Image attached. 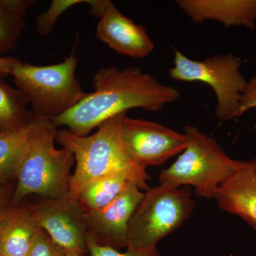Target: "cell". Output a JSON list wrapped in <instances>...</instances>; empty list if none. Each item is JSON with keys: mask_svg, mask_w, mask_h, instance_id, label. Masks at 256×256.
Instances as JSON below:
<instances>
[{"mask_svg": "<svg viewBox=\"0 0 256 256\" xmlns=\"http://www.w3.org/2000/svg\"><path fill=\"white\" fill-rule=\"evenodd\" d=\"M214 200L222 210L240 217L256 230V158L240 161Z\"/></svg>", "mask_w": 256, "mask_h": 256, "instance_id": "obj_12", "label": "cell"}, {"mask_svg": "<svg viewBox=\"0 0 256 256\" xmlns=\"http://www.w3.org/2000/svg\"><path fill=\"white\" fill-rule=\"evenodd\" d=\"M195 208L188 186L149 188L130 220L128 247L156 246L178 229Z\"/></svg>", "mask_w": 256, "mask_h": 256, "instance_id": "obj_6", "label": "cell"}, {"mask_svg": "<svg viewBox=\"0 0 256 256\" xmlns=\"http://www.w3.org/2000/svg\"><path fill=\"white\" fill-rule=\"evenodd\" d=\"M86 246L90 256H160L156 246L142 248H129L126 252H120L112 248L96 244L86 236Z\"/></svg>", "mask_w": 256, "mask_h": 256, "instance_id": "obj_20", "label": "cell"}, {"mask_svg": "<svg viewBox=\"0 0 256 256\" xmlns=\"http://www.w3.org/2000/svg\"><path fill=\"white\" fill-rule=\"evenodd\" d=\"M127 112L107 120L92 136H78L68 130H60L56 140L73 152L76 170L72 175L66 196L77 200L88 184L112 175L126 176L141 190L149 188L150 176L146 168L130 159L122 142L121 128Z\"/></svg>", "mask_w": 256, "mask_h": 256, "instance_id": "obj_2", "label": "cell"}, {"mask_svg": "<svg viewBox=\"0 0 256 256\" xmlns=\"http://www.w3.org/2000/svg\"></svg>", "mask_w": 256, "mask_h": 256, "instance_id": "obj_26", "label": "cell"}, {"mask_svg": "<svg viewBox=\"0 0 256 256\" xmlns=\"http://www.w3.org/2000/svg\"><path fill=\"white\" fill-rule=\"evenodd\" d=\"M28 256H67V252L55 244L41 228L34 240Z\"/></svg>", "mask_w": 256, "mask_h": 256, "instance_id": "obj_21", "label": "cell"}, {"mask_svg": "<svg viewBox=\"0 0 256 256\" xmlns=\"http://www.w3.org/2000/svg\"><path fill=\"white\" fill-rule=\"evenodd\" d=\"M130 184L133 183L121 175L97 178L82 188L77 201L85 212L100 210L114 201Z\"/></svg>", "mask_w": 256, "mask_h": 256, "instance_id": "obj_18", "label": "cell"}, {"mask_svg": "<svg viewBox=\"0 0 256 256\" xmlns=\"http://www.w3.org/2000/svg\"><path fill=\"white\" fill-rule=\"evenodd\" d=\"M67 256H82L78 254V252H67Z\"/></svg>", "mask_w": 256, "mask_h": 256, "instance_id": "obj_25", "label": "cell"}, {"mask_svg": "<svg viewBox=\"0 0 256 256\" xmlns=\"http://www.w3.org/2000/svg\"><path fill=\"white\" fill-rule=\"evenodd\" d=\"M34 0H0V57L14 50L24 31V18Z\"/></svg>", "mask_w": 256, "mask_h": 256, "instance_id": "obj_15", "label": "cell"}, {"mask_svg": "<svg viewBox=\"0 0 256 256\" xmlns=\"http://www.w3.org/2000/svg\"><path fill=\"white\" fill-rule=\"evenodd\" d=\"M186 146L176 161L159 175L160 184L194 188L197 196L214 200L220 185L238 166L213 138L194 126L184 128Z\"/></svg>", "mask_w": 256, "mask_h": 256, "instance_id": "obj_5", "label": "cell"}, {"mask_svg": "<svg viewBox=\"0 0 256 256\" xmlns=\"http://www.w3.org/2000/svg\"><path fill=\"white\" fill-rule=\"evenodd\" d=\"M56 132L50 121L35 120L31 139L16 170L14 202L32 194L45 200L66 196L75 156L68 148H55Z\"/></svg>", "mask_w": 256, "mask_h": 256, "instance_id": "obj_3", "label": "cell"}, {"mask_svg": "<svg viewBox=\"0 0 256 256\" xmlns=\"http://www.w3.org/2000/svg\"><path fill=\"white\" fill-rule=\"evenodd\" d=\"M30 210L38 226L55 244L67 252L85 256L88 252L86 212L77 200L67 196L45 200Z\"/></svg>", "mask_w": 256, "mask_h": 256, "instance_id": "obj_9", "label": "cell"}, {"mask_svg": "<svg viewBox=\"0 0 256 256\" xmlns=\"http://www.w3.org/2000/svg\"><path fill=\"white\" fill-rule=\"evenodd\" d=\"M5 200L4 192L2 188H0V210H2Z\"/></svg>", "mask_w": 256, "mask_h": 256, "instance_id": "obj_24", "label": "cell"}, {"mask_svg": "<svg viewBox=\"0 0 256 256\" xmlns=\"http://www.w3.org/2000/svg\"><path fill=\"white\" fill-rule=\"evenodd\" d=\"M242 60L233 54L192 60L174 50L170 77L178 82H200L210 86L216 97L215 112L220 120L236 119L247 80L240 72Z\"/></svg>", "mask_w": 256, "mask_h": 256, "instance_id": "obj_7", "label": "cell"}, {"mask_svg": "<svg viewBox=\"0 0 256 256\" xmlns=\"http://www.w3.org/2000/svg\"><path fill=\"white\" fill-rule=\"evenodd\" d=\"M35 120L23 127L0 132V182L6 181L16 175L31 139Z\"/></svg>", "mask_w": 256, "mask_h": 256, "instance_id": "obj_17", "label": "cell"}, {"mask_svg": "<svg viewBox=\"0 0 256 256\" xmlns=\"http://www.w3.org/2000/svg\"><path fill=\"white\" fill-rule=\"evenodd\" d=\"M143 196L144 192L140 188L130 184L107 206L86 212V236L98 245L119 250L124 248L127 249L130 220Z\"/></svg>", "mask_w": 256, "mask_h": 256, "instance_id": "obj_10", "label": "cell"}, {"mask_svg": "<svg viewBox=\"0 0 256 256\" xmlns=\"http://www.w3.org/2000/svg\"><path fill=\"white\" fill-rule=\"evenodd\" d=\"M94 92L72 110L52 121L78 136H87L107 120L132 108L158 112L180 98L174 87L163 85L138 67H104L92 78Z\"/></svg>", "mask_w": 256, "mask_h": 256, "instance_id": "obj_1", "label": "cell"}, {"mask_svg": "<svg viewBox=\"0 0 256 256\" xmlns=\"http://www.w3.org/2000/svg\"><path fill=\"white\" fill-rule=\"evenodd\" d=\"M122 142L130 159L138 166H159L186 146L184 133L156 122L124 116L121 128Z\"/></svg>", "mask_w": 256, "mask_h": 256, "instance_id": "obj_8", "label": "cell"}, {"mask_svg": "<svg viewBox=\"0 0 256 256\" xmlns=\"http://www.w3.org/2000/svg\"><path fill=\"white\" fill-rule=\"evenodd\" d=\"M77 64L74 48L60 63L38 66L20 60L12 67L10 76L28 98L35 119L52 122L86 97L76 75Z\"/></svg>", "mask_w": 256, "mask_h": 256, "instance_id": "obj_4", "label": "cell"}, {"mask_svg": "<svg viewBox=\"0 0 256 256\" xmlns=\"http://www.w3.org/2000/svg\"><path fill=\"white\" fill-rule=\"evenodd\" d=\"M88 4L90 0H54L45 12L38 15L36 18V30L42 36L52 33L57 20L60 15L72 6L79 4Z\"/></svg>", "mask_w": 256, "mask_h": 256, "instance_id": "obj_19", "label": "cell"}, {"mask_svg": "<svg viewBox=\"0 0 256 256\" xmlns=\"http://www.w3.org/2000/svg\"><path fill=\"white\" fill-rule=\"evenodd\" d=\"M0 75V132L23 127L34 120L26 95Z\"/></svg>", "mask_w": 256, "mask_h": 256, "instance_id": "obj_16", "label": "cell"}, {"mask_svg": "<svg viewBox=\"0 0 256 256\" xmlns=\"http://www.w3.org/2000/svg\"><path fill=\"white\" fill-rule=\"evenodd\" d=\"M184 12L195 23L218 22L225 28L256 26V0H178Z\"/></svg>", "mask_w": 256, "mask_h": 256, "instance_id": "obj_13", "label": "cell"}, {"mask_svg": "<svg viewBox=\"0 0 256 256\" xmlns=\"http://www.w3.org/2000/svg\"><path fill=\"white\" fill-rule=\"evenodd\" d=\"M256 108V75L247 82L246 87L242 94L236 118L240 117L249 110Z\"/></svg>", "mask_w": 256, "mask_h": 256, "instance_id": "obj_22", "label": "cell"}, {"mask_svg": "<svg viewBox=\"0 0 256 256\" xmlns=\"http://www.w3.org/2000/svg\"><path fill=\"white\" fill-rule=\"evenodd\" d=\"M40 230L30 208L0 210V256H28Z\"/></svg>", "mask_w": 256, "mask_h": 256, "instance_id": "obj_14", "label": "cell"}, {"mask_svg": "<svg viewBox=\"0 0 256 256\" xmlns=\"http://www.w3.org/2000/svg\"><path fill=\"white\" fill-rule=\"evenodd\" d=\"M96 36L118 54L132 58H146L154 48L146 28L124 16L109 0L98 18Z\"/></svg>", "mask_w": 256, "mask_h": 256, "instance_id": "obj_11", "label": "cell"}, {"mask_svg": "<svg viewBox=\"0 0 256 256\" xmlns=\"http://www.w3.org/2000/svg\"><path fill=\"white\" fill-rule=\"evenodd\" d=\"M20 60L14 57H0V75L4 78H8L11 74L12 67Z\"/></svg>", "mask_w": 256, "mask_h": 256, "instance_id": "obj_23", "label": "cell"}]
</instances>
